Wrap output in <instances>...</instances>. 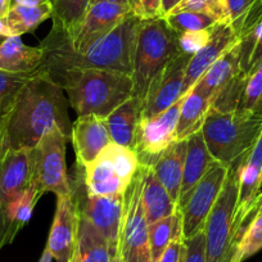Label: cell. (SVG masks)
Listing matches in <instances>:
<instances>
[{"label":"cell","instance_id":"1","mask_svg":"<svg viewBox=\"0 0 262 262\" xmlns=\"http://www.w3.org/2000/svg\"><path fill=\"white\" fill-rule=\"evenodd\" d=\"M140 21V17L131 14L82 53L70 49L62 31L53 26L40 42L45 53L41 69L50 76L70 70H105L131 76L135 36Z\"/></svg>","mask_w":262,"mask_h":262},{"label":"cell","instance_id":"2","mask_svg":"<svg viewBox=\"0 0 262 262\" xmlns=\"http://www.w3.org/2000/svg\"><path fill=\"white\" fill-rule=\"evenodd\" d=\"M58 126L71 138L69 100L63 88L48 72L41 71L30 80L17 98L7 131L11 149H32L41 137Z\"/></svg>","mask_w":262,"mask_h":262},{"label":"cell","instance_id":"3","mask_svg":"<svg viewBox=\"0 0 262 262\" xmlns=\"http://www.w3.org/2000/svg\"><path fill=\"white\" fill-rule=\"evenodd\" d=\"M63 88L71 107L79 116L105 118L133 98L130 75L105 70H70L50 76Z\"/></svg>","mask_w":262,"mask_h":262},{"label":"cell","instance_id":"4","mask_svg":"<svg viewBox=\"0 0 262 262\" xmlns=\"http://www.w3.org/2000/svg\"><path fill=\"white\" fill-rule=\"evenodd\" d=\"M178 34L163 17L142 19L135 36L133 55V97L144 102L150 85L168 63L180 54Z\"/></svg>","mask_w":262,"mask_h":262},{"label":"cell","instance_id":"5","mask_svg":"<svg viewBox=\"0 0 262 262\" xmlns=\"http://www.w3.org/2000/svg\"><path fill=\"white\" fill-rule=\"evenodd\" d=\"M201 131L216 162L231 167L253 148L262 133V117L236 110L219 112L211 107Z\"/></svg>","mask_w":262,"mask_h":262},{"label":"cell","instance_id":"6","mask_svg":"<svg viewBox=\"0 0 262 262\" xmlns=\"http://www.w3.org/2000/svg\"><path fill=\"white\" fill-rule=\"evenodd\" d=\"M246 158V157H244ZM244 158L229 168L228 178L206 220V262H235L238 234L234 226L239 189V168Z\"/></svg>","mask_w":262,"mask_h":262},{"label":"cell","instance_id":"7","mask_svg":"<svg viewBox=\"0 0 262 262\" xmlns=\"http://www.w3.org/2000/svg\"><path fill=\"white\" fill-rule=\"evenodd\" d=\"M139 168L130 148L110 143L93 162L82 167V184L89 195H123Z\"/></svg>","mask_w":262,"mask_h":262},{"label":"cell","instance_id":"8","mask_svg":"<svg viewBox=\"0 0 262 262\" xmlns=\"http://www.w3.org/2000/svg\"><path fill=\"white\" fill-rule=\"evenodd\" d=\"M143 166L123 194V213L118 236V253L122 262H152L148 223L142 202Z\"/></svg>","mask_w":262,"mask_h":262},{"label":"cell","instance_id":"9","mask_svg":"<svg viewBox=\"0 0 262 262\" xmlns=\"http://www.w3.org/2000/svg\"><path fill=\"white\" fill-rule=\"evenodd\" d=\"M70 137L58 126L44 134L34 148L32 181L40 193H54L57 196L72 193L71 179L66 167V147Z\"/></svg>","mask_w":262,"mask_h":262},{"label":"cell","instance_id":"10","mask_svg":"<svg viewBox=\"0 0 262 262\" xmlns=\"http://www.w3.org/2000/svg\"><path fill=\"white\" fill-rule=\"evenodd\" d=\"M34 148L0 145V251L8 246V212L17 196L32 183Z\"/></svg>","mask_w":262,"mask_h":262},{"label":"cell","instance_id":"11","mask_svg":"<svg viewBox=\"0 0 262 262\" xmlns=\"http://www.w3.org/2000/svg\"><path fill=\"white\" fill-rule=\"evenodd\" d=\"M186 94L160 115L149 118H140L134 147L140 165L152 166L162 152L178 142L176 127Z\"/></svg>","mask_w":262,"mask_h":262},{"label":"cell","instance_id":"12","mask_svg":"<svg viewBox=\"0 0 262 262\" xmlns=\"http://www.w3.org/2000/svg\"><path fill=\"white\" fill-rule=\"evenodd\" d=\"M229 168L215 163L198 181L179 208L183 217L184 239L190 238L205 228L206 220L215 206L228 178Z\"/></svg>","mask_w":262,"mask_h":262},{"label":"cell","instance_id":"13","mask_svg":"<svg viewBox=\"0 0 262 262\" xmlns=\"http://www.w3.org/2000/svg\"><path fill=\"white\" fill-rule=\"evenodd\" d=\"M71 185L80 215L104 236L112 252L116 253L118 251V236L123 213V195H89L85 188L79 191L72 180Z\"/></svg>","mask_w":262,"mask_h":262},{"label":"cell","instance_id":"14","mask_svg":"<svg viewBox=\"0 0 262 262\" xmlns=\"http://www.w3.org/2000/svg\"><path fill=\"white\" fill-rule=\"evenodd\" d=\"M134 14L130 6L115 3H97L89 7L76 34L72 37L62 31L67 47L76 53H82L110 34L123 19Z\"/></svg>","mask_w":262,"mask_h":262},{"label":"cell","instance_id":"15","mask_svg":"<svg viewBox=\"0 0 262 262\" xmlns=\"http://www.w3.org/2000/svg\"><path fill=\"white\" fill-rule=\"evenodd\" d=\"M57 198V208L48 236L47 248L55 262H71L79 233V206L74 189L69 195Z\"/></svg>","mask_w":262,"mask_h":262},{"label":"cell","instance_id":"16","mask_svg":"<svg viewBox=\"0 0 262 262\" xmlns=\"http://www.w3.org/2000/svg\"><path fill=\"white\" fill-rule=\"evenodd\" d=\"M189 59V55L180 53L158 75L143 102L140 118H149L160 115L185 95L183 84Z\"/></svg>","mask_w":262,"mask_h":262},{"label":"cell","instance_id":"17","mask_svg":"<svg viewBox=\"0 0 262 262\" xmlns=\"http://www.w3.org/2000/svg\"><path fill=\"white\" fill-rule=\"evenodd\" d=\"M238 42L239 35L233 25L230 22H217L212 27L207 44L189 59L184 77V93L190 92L211 66Z\"/></svg>","mask_w":262,"mask_h":262},{"label":"cell","instance_id":"18","mask_svg":"<svg viewBox=\"0 0 262 262\" xmlns=\"http://www.w3.org/2000/svg\"><path fill=\"white\" fill-rule=\"evenodd\" d=\"M71 140L81 167L93 162L112 143L104 118L97 115L79 116L72 125Z\"/></svg>","mask_w":262,"mask_h":262},{"label":"cell","instance_id":"19","mask_svg":"<svg viewBox=\"0 0 262 262\" xmlns=\"http://www.w3.org/2000/svg\"><path fill=\"white\" fill-rule=\"evenodd\" d=\"M262 181V133L253 148L249 150L248 155L241 163L239 168V189L238 202H236L235 217L234 226L238 234V238H242V225L246 219L249 207L256 200L259 193V185Z\"/></svg>","mask_w":262,"mask_h":262},{"label":"cell","instance_id":"20","mask_svg":"<svg viewBox=\"0 0 262 262\" xmlns=\"http://www.w3.org/2000/svg\"><path fill=\"white\" fill-rule=\"evenodd\" d=\"M215 163V158L208 152L202 131H196L186 139L185 162H184L183 181H181L180 198H179L178 210L186 200L191 189L198 184V181L206 175L208 170Z\"/></svg>","mask_w":262,"mask_h":262},{"label":"cell","instance_id":"21","mask_svg":"<svg viewBox=\"0 0 262 262\" xmlns=\"http://www.w3.org/2000/svg\"><path fill=\"white\" fill-rule=\"evenodd\" d=\"M41 45L30 47L21 36H9L0 42V71L9 74H25L40 69L44 62Z\"/></svg>","mask_w":262,"mask_h":262},{"label":"cell","instance_id":"22","mask_svg":"<svg viewBox=\"0 0 262 262\" xmlns=\"http://www.w3.org/2000/svg\"><path fill=\"white\" fill-rule=\"evenodd\" d=\"M142 117V102L130 98L104 118L111 140L134 150L137 128Z\"/></svg>","mask_w":262,"mask_h":262},{"label":"cell","instance_id":"23","mask_svg":"<svg viewBox=\"0 0 262 262\" xmlns=\"http://www.w3.org/2000/svg\"><path fill=\"white\" fill-rule=\"evenodd\" d=\"M241 72V47L238 42L223 57L219 58L193 88L200 90L213 103L224 86L228 85Z\"/></svg>","mask_w":262,"mask_h":262},{"label":"cell","instance_id":"24","mask_svg":"<svg viewBox=\"0 0 262 262\" xmlns=\"http://www.w3.org/2000/svg\"><path fill=\"white\" fill-rule=\"evenodd\" d=\"M186 139L178 140L167 148L152 165L153 171L161 181L171 200L178 206L183 181L184 162H185Z\"/></svg>","mask_w":262,"mask_h":262},{"label":"cell","instance_id":"25","mask_svg":"<svg viewBox=\"0 0 262 262\" xmlns=\"http://www.w3.org/2000/svg\"><path fill=\"white\" fill-rule=\"evenodd\" d=\"M142 166L143 173H144L142 202L147 223L148 225H150V224H155L156 221L161 220V219H165L175 213L178 210V206L171 200L170 194L167 193L165 186L158 180L152 166Z\"/></svg>","mask_w":262,"mask_h":262},{"label":"cell","instance_id":"26","mask_svg":"<svg viewBox=\"0 0 262 262\" xmlns=\"http://www.w3.org/2000/svg\"><path fill=\"white\" fill-rule=\"evenodd\" d=\"M113 254L104 236L80 215L77 243L71 262H111Z\"/></svg>","mask_w":262,"mask_h":262},{"label":"cell","instance_id":"27","mask_svg":"<svg viewBox=\"0 0 262 262\" xmlns=\"http://www.w3.org/2000/svg\"><path fill=\"white\" fill-rule=\"evenodd\" d=\"M212 105V100L195 88L186 94L181 107L176 127V140H185L196 131L202 130L206 116Z\"/></svg>","mask_w":262,"mask_h":262},{"label":"cell","instance_id":"28","mask_svg":"<svg viewBox=\"0 0 262 262\" xmlns=\"http://www.w3.org/2000/svg\"><path fill=\"white\" fill-rule=\"evenodd\" d=\"M40 71L41 67L36 71L25 74H9L0 71V134H7L8 131L9 118L22 88Z\"/></svg>","mask_w":262,"mask_h":262},{"label":"cell","instance_id":"29","mask_svg":"<svg viewBox=\"0 0 262 262\" xmlns=\"http://www.w3.org/2000/svg\"><path fill=\"white\" fill-rule=\"evenodd\" d=\"M52 17V4L45 2L37 7H25L12 4L8 13L4 17L11 36H21L27 32L35 31L40 24Z\"/></svg>","mask_w":262,"mask_h":262},{"label":"cell","instance_id":"30","mask_svg":"<svg viewBox=\"0 0 262 262\" xmlns=\"http://www.w3.org/2000/svg\"><path fill=\"white\" fill-rule=\"evenodd\" d=\"M52 4L53 26L64 32L67 37L76 34L90 7V0H49Z\"/></svg>","mask_w":262,"mask_h":262},{"label":"cell","instance_id":"31","mask_svg":"<svg viewBox=\"0 0 262 262\" xmlns=\"http://www.w3.org/2000/svg\"><path fill=\"white\" fill-rule=\"evenodd\" d=\"M42 194L40 193L36 184L32 181L27 189H25L11 206L8 212V241L9 244L16 239L17 234L25 228L27 223L31 220L32 212L36 206L37 201Z\"/></svg>","mask_w":262,"mask_h":262},{"label":"cell","instance_id":"32","mask_svg":"<svg viewBox=\"0 0 262 262\" xmlns=\"http://www.w3.org/2000/svg\"><path fill=\"white\" fill-rule=\"evenodd\" d=\"M179 233H183V217L180 210L165 219L148 225L152 262H158L165 249Z\"/></svg>","mask_w":262,"mask_h":262},{"label":"cell","instance_id":"33","mask_svg":"<svg viewBox=\"0 0 262 262\" xmlns=\"http://www.w3.org/2000/svg\"><path fill=\"white\" fill-rule=\"evenodd\" d=\"M236 111L262 117V66L247 74Z\"/></svg>","mask_w":262,"mask_h":262},{"label":"cell","instance_id":"34","mask_svg":"<svg viewBox=\"0 0 262 262\" xmlns=\"http://www.w3.org/2000/svg\"><path fill=\"white\" fill-rule=\"evenodd\" d=\"M230 24L238 35L262 18V0H226Z\"/></svg>","mask_w":262,"mask_h":262},{"label":"cell","instance_id":"35","mask_svg":"<svg viewBox=\"0 0 262 262\" xmlns=\"http://www.w3.org/2000/svg\"><path fill=\"white\" fill-rule=\"evenodd\" d=\"M165 21L168 26L176 32L181 34L185 31H196V30L211 29L217 24V19L205 13L196 12H179V13L166 14Z\"/></svg>","mask_w":262,"mask_h":262},{"label":"cell","instance_id":"36","mask_svg":"<svg viewBox=\"0 0 262 262\" xmlns=\"http://www.w3.org/2000/svg\"><path fill=\"white\" fill-rule=\"evenodd\" d=\"M262 249V212L254 216L244 230L238 248L235 262H244Z\"/></svg>","mask_w":262,"mask_h":262},{"label":"cell","instance_id":"37","mask_svg":"<svg viewBox=\"0 0 262 262\" xmlns=\"http://www.w3.org/2000/svg\"><path fill=\"white\" fill-rule=\"evenodd\" d=\"M179 12L205 13L216 18L219 22H230L226 0H181L170 13Z\"/></svg>","mask_w":262,"mask_h":262},{"label":"cell","instance_id":"38","mask_svg":"<svg viewBox=\"0 0 262 262\" xmlns=\"http://www.w3.org/2000/svg\"><path fill=\"white\" fill-rule=\"evenodd\" d=\"M212 27L206 30L185 31L181 32V34H178V44L180 52L189 55V57L194 55L196 52H200V50L207 44L208 39H210L211 36Z\"/></svg>","mask_w":262,"mask_h":262},{"label":"cell","instance_id":"39","mask_svg":"<svg viewBox=\"0 0 262 262\" xmlns=\"http://www.w3.org/2000/svg\"><path fill=\"white\" fill-rule=\"evenodd\" d=\"M185 251L183 262H206V238L205 231L201 230L195 235L184 239Z\"/></svg>","mask_w":262,"mask_h":262},{"label":"cell","instance_id":"40","mask_svg":"<svg viewBox=\"0 0 262 262\" xmlns=\"http://www.w3.org/2000/svg\"><path fill=\"white\" fill-rule=\"evenodd\" d=\"M133 12L142 19H153L163 17L161 0H133Z\"/></svg>","mask_w":262,"mask_h":262},{"label":"cell","instance_id":"41","mask_svg":"<svg viewBox=\"0 0 262 262\" xmlns=\"http://www.w3.org/2000/svg\"><path fill=\"white\" fill-rule=\"evenodd\" d=\"M184 251H185L184 235L183 233H179L168 244L158 262H183Z\"/></svg>","mask_w":262,"mask_h":262},{"label":"cell","instance_id":"42","mask_svg":"<svg viewBox=\"0 0 262 262\" xmlns=\"http://www.w3.org/2000/svg\"><path fill=\"white\" fill-rule=\"evenodd\" d=\"M256 48H254L253 54H252L251 60H249L248 72L262 66V21L256 27Z\"/></svg>","mask_w":262,"mask_h":262},{"label":"cell","instance_id":"43","mask_svg":"<svg viewBox=\"0 0 262 262\" xmlns=\"http://www.w3.org/2000/svg\"><path fill=\"white\" fill-rule=\"evenodd\" d=\"M261 212H262V191L256 196V200L253 201V203H252L251 207H249L248 212H247L246 219H244L243 221V225H242V235H243L244 230H246V228L248 226V224L252 221V219Z\"/></svg>","mask_w":262,"mask_h":262},{"label":"cell","instance_id":"44","mask_svg":"<svg viewBox=\"0 0 262 262\" xmlns=\"http://www.w3.org/2000/svg\"><path fill=\"white\" fill-rule=\"evenodd\" d=\"M180 2H181V0H161V6H162L163 17H165L166 14L170 13V12L172 11V9L175 8V7L178 6Z\"/></svg>","mask_w":262,"mask_h":262},{"label":"cell","instance_id":"45","mask_svg":"<svg viewBox=\"0 0 262 262\" xmlns=\"http://www.w3.org/2000/svg\"><path fill=\"white\" fill-rule=\"evenodd\" d=\"M48 0H12V4H17V6H25V7H37L41 6Z\"/></svg>","mask_w":262,"mask_h":262},{"label":"cell","instance_id":"46","mask_svg":"<svg viewBox=\"0 0 262 262\" xmlns=\"http://www.w3.org/2000/svg\"><path fill=\"white\" fill-rule=\"evenodd\" d=\"M97 3H115V4H125V6H133V0H90V6ZM133 9V8H131Z\"/></svg>","mask_w":262,"mask_h":262},{"label":"cell","instance_id":"47","mask_svg":"<svg viewBox=\"0 0 262 262\" xmlns=\"http://www.w3.org/2000/svg\"><path fill=\"white\" fill-rule=\"evenodd\" d=\"M12 6V0H0V18H4Z\"/></svg>","mask_w":262,"mask_h":262},{"label":"cell","instance_id":"48","mask_svg":"<svg viewBox=\"0 0 262 262\" xmlns=\"http://www.w3.org/2000/svg\"><path fill=\"white\" fill-rule=\"evenodd\" d=\"M9 36H11V34H9V30L7 27L6 21H4V18H0V42Z\"/></svg>","mask_w":262,"mask_h":262},{"label":"cell","instance_id":"49","mask_svg":"<svg viewBox=\"0 0 262 262\" xmlns=\"http://www.w3.org/2000/svg\"><path fill=\"white\" fill-rule=\"evenodd\" d=\"M39 262H53V256L47 247H45V249H44V252H42L41 257H40Z\"/></svg>","mask_w":262,"mask_h":262},{"label":"cell","instance_id":"50","mask_svg":"<svg viewBox=\"0 0 262 262\" xmlns=\"http://www.w3.org/2000/svg\"><path fill=\"white\" fill-rule=\"evenodd\" d=\"M111 262H122V259H121V256H120V253H118V251L116 252L115 254H113L112 258H111Z\"/></svg>","mask_w":262,"mask_h":262},{"label":"cell","instance_id":"51","mask_svg":"<svg viewBox=\"0 0 262 262\" xmlns=\"http://www.w3.org/2000/svg\"><path fill=\"white\" fill-rule=\"evenodd\" d=\"M2 143H7L8 144V140H7V134H0V144Z\"/></svg>","mask_w":262,"mask_h":262},{"label":"cell","instance_id":"52","mask_svg":"<svg viewBox=\"0 0 262 262\" xmlns=\"http://www.w3.org/2000/svg\"><path fill=\"white\" fill-rule=\"evenodd\" d=\"M261 191H262V181H261V185H259V193H261Z\"/></svg>","mask_w":262,"mask_h":262}]
</instances>
